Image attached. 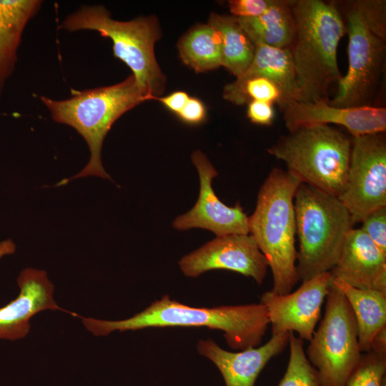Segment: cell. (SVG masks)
<instances>
[{"mask_svg":"<svg viewBox=\"0 0 386 386\" xmlns=\"http://www.w3.org/2000/svg\"><path fill=\"white\" fill-rule=\"evenodd\" d=\"M80 318L86 330L96 337L107 336L114 331L149 327H207L223 331L229 347L239 351L258 347L269 325L266 309L260 302L195 307L179 303L167 295L128 319Z\"/></svg>","mask_w":386,"mask_h":386,"instance_id":"cell-1","label":"cell"},{"mask_svg":"<svg viewBox=\"0 0 386 386\" xmlns=\"http://www.w3.org/2000/svg\"><path fill=\"white\" fill-rule=\"evenodd\" d=\"M295 35L290 47L301 102H329V93L342 78L337 48L346 26L334 3L290 1Z\"/></svg>","mask_w":386,"mask_h":386,"instance_id":"cell-2","label":"cell"},{"mask_svg":"<svg viewBox=\"0 0 386 386\" xmlns=\"http://www.w3.org/2000/svg\"><path fill=\"white\" fill-rule=\"evenodd\" d=\"M300 180L287 170L274 168L261 186L255 209L248 217L249 233L266 257L273 277L271 290L292 292L297 272L294 197Z\"/></svg>","mask_w":386,"mask_h":386,"instance_id":"cell-3","label":"cell"},{"mask_svg":"<svg viewBox=\"0 0 386 386\" xmlns=\"http://www.w3.org/2000/svg\"><path fill=\"white\" fill-rule=\"evenodd\" d=\"M40 99L50 112L52 119L74 128L89 149L86 165L66 181L88 176L112 179L102 162L104 137L122 114L149 100L132 74L114 85L74 91L66 99L54 100L45 96Z\"/></svg>","mask_w":386,"mask_h":386,"instance_id":"cell-4","label":"cell"},{"mask_svg":"<svg viewBox=\"0 0 386 386\" xmlns=\"http://www.w3.org/2000/svg\"><path fill=\"white\" fill-rule=\"evenodd\" d=\"M294 206L299 241L297 272L305 282L332 270L354 224L338 197L304 183L296 191Z\"/></svg>","mask_w":386,"mask_h":386,"instance_id":"cell-5","label":"cell"},{"mask_svg":"<svg viewBox=\"0 0 386 386\" xmlns=\"http://www.w3.org/2000/svg\"><path fill=\"white\" fill-rule=\"evenodd\" d=\"M352 140L326 124L302 126L280 137L268 153L301 182L338 197L347 179Z\"/></svg>","mask_w":386,"mask_h":386,"instance_id":"cell-6","label":"cell"},{"mask_svg":"<svg viewBox=\"0 0 386 386\" xmlns=\"http://www.w3.org/2000/svg\"><path fill=\"white\" fill-rule=\"evenodd\" d=\"M61 29L69 32L91 30L109 38L114 56L130 68L137 85L149 100L163 91L165 78L154 51L160 30L154 16L122 21L113 19L102 5L84 6L68 15Z\"/></svg>","mask_w":386,"mask_h":386,"instance_id":"cell-7","label":"cell"},{"mask_svg":"<svg viewBox=\"0 0 386 386\" xmlns=\"http://www.w3.org/2000/svg\"><path fill=\"white\" fill-rule=\"evenodd\" d=\"M325 299L323 318L305 353L321 386H345L362 356L356 320L346 297L332 282Z\"/></svg>","mask_w":386,"mask_h":386,"instance_id":"cell-8","label":"cell"},{"mask_svg":"<svg viewBox=\"0 0 386 386\" xmlns=\"http://www.w3.org/2000/svg\"><path fill=\"white\" fill-rule=\"evenodd\" d=\"M345 26L349 37L348 69L328 103L340 107L372 106L383 70L385 41L371 31L355 1L347 13Z\"/></svg>","mask_w":386,"mask_h":386,"instance_id":"cell-9","label":"cell"},{"mask_svg":"<svg viewBox=\"0 0 386 386\" xmlns=\"http://www.w3.org/2000/svg\"><path fill=\"white\" fill-rule=\"evenodd\" d=\"M353 224L386 207V142L383 133L353 137L347 179L338 197Z\"/></svg>","mask_w":386,"mask_h":386,"instance_id":"cell-10","label":"cell"},{"mask_svg":"<svg viewBox=\"0 0 386 386\" xmlns=\"http://www.w3.org/2000/svg\"><path fill=\"white\" fill-rule=\"evenodd\" d=\"M332 282L331 273L327 272L302 282L295 292L285 295L272 290L264 292L260 303L266 309L272 335L297 332L298 337L310 341Z\"/></svg>","mask_w":386,"mask_h":386,"instance_id":"cell-11","label":"cell"},{"mask_svg":"<svg viewBox=\"0 0 386 386\" xmlns=\"http://www.w3.org/2000/svg\"><path fill=\"white\" fill-rule=\"evenodd\" d=\"M183 274L196 277L212 269H227L253 278L262 284L268 262L251 235L217 237L179 262Z\"/></svg>","mask_w":386,"mask_h":386,"instance_id":"cell-12","label":"cell"},{"mask_svg":"<svg viewBox=\"0 0 386 386\" xmlns=\"http://www.w3.org/2000/svg\"><path fill=\"white\" fill-rule=\"evenodd\" d=\"M192 161L199 177L198 199L192 209L174 219V228L178 230L202 228L210 230L217 237L249 234V217L239 203L228 207L215 194L212 181L218 173L207 157L197 150L192 153Z\"/></svg>","mask_w":386,"mask_h":386,"instance_id":"cell-13","label":"cell"},{"mask_svg":"<svg viewBox=\"0 0 386 386\" xmlns=\"http://www.w3.org/2000/svg\"><path fill=\"white\" fill-rule=\"evenodd\" d=\"M19 295L0 307V339L16 340L27 335L30 319L46 310H61L74 317L81 316L59 307L54 300V287L46 271L23 269L17 279Z\"/></svg>","mask_w":386,"mask_h":386,"instance_id":"cell-14","label":"cell"},{"mask_svg":"<svg viewBox=\"0 0 386 386\" xmlns=\"http://www.w3.org/2000/svg\"><path fill=\"white\" fill-rule=\"evenodd\" d=\"M283 112L289 132L302 126L330 124L344 127L353 137L386 130V109L381 107H340L328 102H295Z\"/></svg>","mask_w":386,"mask_h":386,"instance_id":"cell-15","label":"cell"},{"mask_svg":"<svg viewBox=\"0 0 386 386\" xmlns=\"http://www.w3.org/2000/svg\"><path fill=\"white\" fill-rule=\"evenodd\" d=\"M330 273L354 287L386 293V254L360 228L350 230Z\"/></svg>","mask_w":386,"mask_h":386,"instance_id":"cell-16","label":"cell"},{"mask_svg":"<svg viewBox=\"0 0 386 386\" xmlns=\"http://www.w3.org/2000/svg\"><path fill=\"white\" fill-rule=\"evenodd\" d=\"M289 335L288 332L274 335L260 347L237 352L223 350L212 339L199 340L197 350L217 366L226 386H254L267 362L289 345Z\"/></svg>","mask_w":386,"mask_h":386,"instance_id":"cell-17","label":"cell"},{"mask_svg":"<svg viewBox=\"0 0 386 386\" xmlns=\"http://www.w3.org/2000/svg\"><path fill=\"white\" fill-rule=\"evenodd\" d=\"M41 4L39 0H0V99L15 69L24 29Z\"/></svg>","mask_w":386,"mask_h":386,"instance_id":"cell-18","label":"cell"},{"mask_svg":"<svg viewBox=\"0 0 386 386\" xmlns=\"http://www.w3.org/2000/svg\"><path fill=\"white\" fill-rule=\"evenodd\" d=\"M332 282L343 293L353 311L361 352L370 351L375 337L386 327V293L358 289L340 279L332 278Z\"/></svg>","mask_w":386,"mask_h":386,"instance_id":"cell-19","label":"cell"},{"mask_svg":"<svg viewBox=\"0 0 386 386\" xmlns=\"http://www.w3.org/2000/svg\"><path fill=\"white\" fill-rule=\"evenodd\" d=\"M235 18L254 45L290 49L295 35L290 1L274 0L271 7L257 17Z\"/></svg>","mask_w":386,"mask_h":386,"instance_id":"cell-20","label":"cell"},{"mask_svg":"<svg viewBox=\"0 0 386 386\" xmlns=\"http://www.w3.org/2000/svg\"><path fill=\"white\" fill-rule=\"evenodd\" d=\"M253 59L242 76H262L274 82L292 102H301L297 74L290 49L254 45Z\"/></svg>","mask_w":386,"mask_h":386,"instance_id":"cell-21","label":"cell"},{"mask_svg":"<svg viewBox=\"0 0 386 386\" xmlns=\"http://www.w3.org/2000/svg\"><path fill=\"white\" fill-rule=\"evenodd\" d=\"M208 24L219 35L222 66L236 77L240 76L252 63L254 44L234 16L212 14Z\"/></svg>","mask_w":386,"mask_h":386,"instance_id":"cell-22","label":"cell"},{"mask_svg":"<svg viewBox=\"0 0 386 386\" xmlns=\"http://www.w3.org/2000/svg\"><path fill=\"white\" fill-rule=\"evenodd\" d=\"M182 61L196 71L203 72L222 66L221 40L209 24L187 33L178 44Z\"/></svg>","mask_w":386,"mask_h":386,"instance_id":"cell-23","label":"cell"},{"mask_svg":"<svg viewBox=\"0 0 386 386\" xmlns=\"http://www.w3.org/2000/svg\"><path fill=\"white\" fill-rule=\"evenodd\" d=\"M223 96L237 105L259 100L276 103L282 109L292 103L274 82L258 75L237 77L225 86Z\"/></svg>","mask_w":386,"mask_h":386,"instance_id":"cell-24","label":"cell"},{"mask_svg":"<svg viewBox=\"0 0 386 386\" xmlns=\"http://www.w3.org/2000/svg\"><path fill=\"white\" fill-rule=\"evenodd\" d=\"M289 346L287 367L278 386H321L317 371L307 357L304 340L290 332Z\"/></svg>","mask_w":386,"mask_h":386,"instance_id":"cell-25","label":"cell"},{"mask_svg":"<svg viewBox=\"0 0 386 386\" xmlns=\"http://www.w3.org/2000/svg\"><path fill=\"white\" fill-rule=\"evenodd\" d=\"M386 353L374 350L362 354L345 386H385Z\"/></svg>","mask_w":386,"mask_h":386,"instance_id":"cell-26","label":"cell"},{"mask_svg":"<svg viewBox=\"0 0 386 386\" xmlns=\"http://www.w3.org/2000/svg\"><path fill=\"white\" fill-rule=\"evenodd\" d=\"M371 31L385 41V1H355Z\"/></svg>","mask_w":386,"mask_h":386,"instance_id":"cell-27","label":"cell"},{"mask_svg":"<svg viewBox=\"0 0 386 386\" xmlns=\"http://www.w3.org/2000/svg\"><path fill=\"white\" fill-rule=\"evenodd\" d=\"M361 223L360 229L386 254V207L371 212Z\"/></svg>","mask_w":386,"mask_h":386,"instance_id":"cell-28","label":"cell"},{"mask_svg":"<svg viewBox=\"0 0 386 386\" xmlns=\"http://www.w3.org/2000/svg\"><path fill=\"white\" fill-rule=\"evenodd\" d=\"M274 0H231L230 12L237 18H254L263 14L274 4Z\"/></svg>","mask_w":386,"mask_h":386,"instance_id":"cell-29","label":"cell"},{"mask_svg":"<svg viewBox=\"0 0 386 386\" xmlns=\"http://www.w3.org/2000/svg\"><path fill=\"white\" fill-rule=\"evenodd\" d=\"M272 104V103L266 101L254 100L250 102L247 107V117L254 124H271L274 117Z\"/></svg>","mask_w":386,"mask_h":386,"instance_id":"cell-30","label":"cell"},{"mask_svg":"<svg viewBox=\"0 0 386 386\" xmlns=\"http://www.w3.org/2000/svg\"><path fill=\"white\" fill-rule=\"evenodd\" d=\"M206 109L203 103L198 99L189 97L177 116L184 122L191 124H199L204 121Z\"/></svg>","mask_w":386,"mask_h":386,"instance_id":"cell-31","label":"cell"},{"mask_svg":"<svg viewBox=\"0 0 386 386\" xmlns=\"http://www.w3.org/2000/svg\"><path fill=\"white\" fill-rule=\"evenodd\" d=\"M189 96L182 91H177L164 97L152 96L150 100H157L162 102L170 111L178 114L186 104Z\"/></svg>","mask_w":386,"mask_h":386,"instance_id":"cell-32","label":"cell"},{"mask_svg":"<svg viewBox=\"0 0 386 386\" xmlns=\"http://www.w3.org/2000/svg\"><path fill=\"white\" fill-rule=\"evenodd\" d=\"M16 250V245L11 239H6L0 242V259L7 254L14 253Z\"/></svg>","mask_w":386,"mask_h":386,"instance_id":"cell-33","label":"cell"}]
</instances>
